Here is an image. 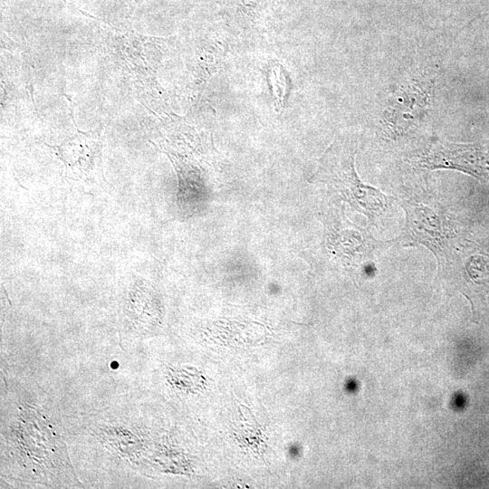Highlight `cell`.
<instances>
[{
  "instance_id": "cell-4",
  "label": "cell",
  "mask_w": 489,
  "mask_h": 489,
  "mask_svg": "<svg viewBox=\"0 0 489 489\" xmlns=\"http://www.w3.org/2000/svg\"><path fill=\"white\" fill-rule=\"evenodd\" d=\"M465 272L469 280L477 286L489 291V255L472 254L465 262Z\"/></svg>"
},
{
  "instance_id": "cell-3",
  "label": "cell",
  "mask_w": 489,
  "mask_h": 489,
  "mask_svg": "<svg viewBox=\"0 0 489 489\" xmlns=\"http://www.w3.org/2000/svg\"><path fill=\"white\" fill-rule=\"evenodd\" d=\"M427 104L426 90L410 85L401 91L396 97L393 105L387 111V121L391 129L398 132L406 129L418 117Z\"/></svg>"
},
{
  "instance_id": "cell-1",
  "label": "cell",
  "mask_w": 489,
  "mask_h": 489,
  "mask_svg": "<svg viewBox=\"0 0 489 489\" xmlns=\"http://www.w3.org/2000/svg\"><path fill=\"white\" fill-rule=\"evenodd\" d=\"M418 163L431 169L453 168L478 179H489V149L480 144L436 142Z\"/></svg>"
},
{
  "instance_id": "cell-2",
  "label": "cell",
  "mask_w": 489,
  "mask_h": 489,
  "mask_svg": "<svg viewBox=\"0 0 489 489\" xmlns=\"http://www.w3.org/2000/svg\"><path fill=\"white\" fill-rule=\"evenodd\" d=\"M406 211L411 238L433 251H439L446 237V230L439 217L421 205L406 206Z\"/></svg>"
}]
</instances>
